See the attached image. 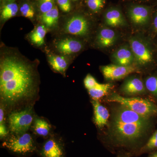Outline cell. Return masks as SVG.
I'll return each instance as SVG.
<instances>
[{"label": "cell", "instance_id": "cell-2", "mask_svg": "<svg viewBox=\"0 0 157 157\" xmlns=\"http://www.w3.org/2000/svg\"><path fill=\"white\" fill-rule=\"evenodd\" d=\"M119 105L112 113L109 128L110 147L127 150L130 155H137L152 126V117Z\"/></svg>", "mask_w": 157, "mask_h": 157}, {"label": "cell", "instance_id": "cell-25", "mask_svg": "<svg viewBox=\"0 0 157 157\" xmlns=\"http://www.w3.org/2000/svg\"><path fill=\"white\" fill-rule=\"evenodd\" d=\"M105 0H86L88 8L94 12H98L104 7Z\"/></svg>", "mask_w": 157, "mask_h": 157}, {"label": "cell", "instance_id": "cell-9", "mask_svg": "<svg viewBox=\"0 0 157 157\" xmlns=\"http://www.w3.org/2000/svg\"><path fill=\"white\" fill-rule=\"evenodd\" d=\"M55 47L59 53L64 55H70L81 51L83 44L78 39L67 37L56 41L55 42Z\"/></svg>", "mask_w": 157, "mask_h": 157}, {"label": "cell", "instance_id": "cell-21", "mask_svg": "<svg viewBox=\"0 0 157 157\" xmlns=\"http://www.w3.org/2000/svg\"><path fill=\"white\" fill-rule=\"evenodd\" d=\"M34 131L39 136L46 137L49 135L50 125L46 121L42 119H36L35 121Z\"/></svg>", "mask_w": 157, "mask_h": 157}, {"label": "cell", "instance_id": "cell-16", "mask_svg": "<svg viewBox=\"0 0 157 157\" xmlns=\"http://www.w3.org/2000/svg\"><path fill=\"white\" fill-rule=\"evenodd\" d=\"M92 104L94 107L95 123L98 128H103L108 123L109 116V111L98 101L93 100Z\"/></svg>", "mask_w": 157, "mask_h": 157}, {"label": "cell", "instance_id": "cell-33", "mask_svg": "<svg viewBox=\"0 0 157 157\" xmlns=\"http://www.w3.org/2000/svg\"><path fill=\"white\" fill-rule=\"evenodd\" d=\"M147 157H157V151L153 152L151 153V154Z\"/></svg>", "mask_w": 157, "mask_h": 157}, {"label": "cell", "instance_id": "cell-1", "mask_svg": "<svg viewBox=\"0 0 157 157\" xmlns=\"http://www.w3.org/2000/svg\"><path fill=\"white\" fill-rule=\"evenodd\" d=\"M39 63L37 60H30L16 48L1 47L0 94L6 105L15 106L36 95Z\"/></svg>", "mask_w": 157, "mask_h": 157}, {"label": "cell", "instance_id": "cell-13", "mask_svg": "<svg viewBox=\"0 0 157 157\" xmlns=\"http://www.w3.org/2000/svg\"><path fill=\"white\" fill-rule=\"evenodd\" d=\"M112 59L115 64L121 66H131L135 61L134 55L129 44H125L118 48L112 55Z\"/></svg>", "mask_w": 157, "mask_h": 157}, {"label": "cell", "instance_id": "cell-29", "mask_svg": "<svg viewBox=\"0 0 157 157\" xmlns=\"http://www.w3.org/2000/svg\"><path fill=\"white\" fill-rule=\"evenodd\" d=\"M57 2L61 10L64 12H70L71 9L70 0H57Z\"/></svg>", "mask_w": 157, "mask_h": 157}, {"label": "cell", "instance_id": "cell-6", "mask_svg": "<svg viewBox=\"0 0 157 157\" xmlns=\"http://www.w3.org/2000/svg\"><path fill=\"white\" fill-rule=\"evenodd\" d=\"M129 45L137 64L145 67L152 63L154 59L152 52L148 44L143 39L138 37H131L129 40Z\"/></svg>", "mask_w": 157, "mask_h": 157}, {"label": "cell", "instance_id": "cell-30", "mask_svg": "<svg viewBox=\"0 0 157 157\" xmlns=\"http://www.w3.org/2000/svg\"><path fill=\"white\" fill-rule=\"evenodd\" d=\"M8 135L7 129L4 124H0V136L1 139L5 138Z\"/></svg>", "mask_w": 157, "mask_h": 157}, {"label": "cell", "instance_id": "cell-5", "mask_svg": "<svg viewBox=\"0 0 157 157\" xmlns=\"http://www.w3.org/2000/svg\"><path fill=\"white\" fill-rule=\"evenodd\" d=\"M33 120V116L31 107L12 112L9 117V128L14 134H23L28 130Z\"/></svg>", "mask_w": 157, "mask_h": 157}, {"label": "cell", "instance_id": "cell-20", "mask_svg": "<svg viewBox=\"0 0 157 157\" xmlns=\"http://www.w3.org/2000/svg\"><path fill=\"white\" fill-rule=\"evenodd\" d=\"M112 87V85L109 83H99L95 87L88 90V91L93 100L98 101L106 95Z\"/></svg>", "mask_w": 157, "mask_h": 157}, {"label": "cell", "instance_id": "cell-19", "mask_svg": "<svg viewBox=\"0 0 157 157\" xmlns=\"http://www.w3.org/2000/svg\"><path fill=\"white\" fill-rule=\"evenodd\" d=\"M59 17V10L56 6L46 13L42 14L41 21L43 25L47 28L54 27L57 24Z\"/></svg>", "mask_w": 157, "mask_h": 157}, {"label": "cell", "instance_id": "cell-28", "mask_svg": "<svg viewBox=\"0 0 157 157\" xmlns=\"http://www.w3.org/2000/svg\"><path fill=\"white\" fill-rule=\"evenodd\" d=\"M84 84L85 87L88 90L95 87L99 84V82L91 75L88 74L85 78Z\"/></svg>", "mask_w": 157, "mask_h": 157}, {"label": "cell", "instance_id": "cell-8", "mask_svg": "<svg viewBox=\"0 0 157 157\" xmlns=\"http://www.w3.org/2000/svg\"><path fill=\"white\" fill-rule=\"evenodd\" d=\"M101 72L105 79L110 81H115L122 79L132 73L137 71L135 66H121L110 64L101 67Z\"/></svg>", "mask_w": 157, "mask_h": 157}, {"label": "cell", "instance_id": "cell-18", "mask_svg": "<svg viewBox=\"0 0 157 157\" xmlns=\"http://www.w3.org/2000/svg\"><path fill=\"white\" fill-rule=\"evenodd\" d=\"M47 33V29L45 25H39L29 35V39L33 45L41 46L45 43V38Z\"/></svg>", "mask_w": 157, "mask_h": 157}, {"label": "cell", "instance_id": "cell-10", "mask_svg": "<svg viewBox=\"0 0 157 157\" xmlns=\"http://www.w3.org/2000/svg\"><path fill=\"white\" fill-rule=\"evenodd\" d=\"M147 90L145 84L140 78L136 76L127 78L121 87V91L128 96L143 94Z\"/></svg>", "mask_w": 157, "mask_h": 157}, {"label": "cell", "instance_id": "cell-12", "mask_svg": "<svg viewBox=\"0 0 157 157\" xmlns=\"http://www.w3.org/2000/svg\"><path fill=\"white\" fill-rule=\"evenodd\" d=\"M148 8L142 6H132L128 10L130 20L135 25L142 26L147 24L150 19Z\"/></svg>", "mask_w": 157, "mask_h": 157}, {"label": "cell", "instance_id": "cell-4", "mask_svg": "<svg viewBox=\"0 0 157 157\" xmlns=\"http://www.w3.org/2000/svg\"><path fill=\"white\" fill-rule=\"evenodd\" d=\"M2 146L14 154L25 156L32 154L38 150L35 140L29 133L14 134L8 137Z\"/></svg>", "mask_w": 157, "mask_h": 157}, {"label": "cell", "instance_id": "cell-14", "mask_svg": "<svg viewBox=\"0 0 157 157\" xmlns=\"http://www.w3.org/2000/svg\"><path fill=\"white\" fill-rule=\"evenodd\" d=\"M117 39L115 31L111 29L103 28L98 32L96 42L101 48H109L113 46Z\"/></svg>", "mask_w": 157, "mask_h": 157}, {"label": "cell", "instance_id": "cell-27", "mask_svg": "<svg viewBox=\"0 0 157 157\" xmlns=\"http://www.w3.org/2000/svg\"><path fill=\"white\" fill-rule=\"evenodd\" d=\"M54 7V0H40L39 10L42 14L50 11Z\"/></svg>", "mask_w": 157, "mask_h": 157}, {"label": "cell", "instance_id": "cell-22", "mask_svg": "<svg viewBox=\"0 0 157 157\" xmlns=\"http://www.w3.org/2000/svg\"><path fill=\"white\" fill-rule=\"evenodd\" d=\"M157 151V129L138 151L137 155L152 153Z\"/></svg>", "mask_w": 157, "mask_h": 157}, {"label": "cell", "instance_id": "cell-34", "mask_svg": "<svg viewBox=\"0 0 157 157\" xmlns=\"http://www.w3.org/2000/svg\"><path fill=\"white\" fill-rule=\"evenodd\" d=\"M117 157H130V155L126 154L121 153L118 155Z\"/></svg>", "mask_w": 157, "mask_h": 157}, {"label": "cell", "instance_id": "cell-17", "mask_svg": "<svg viewBox=\"0 0 157 157\" xmlns=\"http://www.w3.org/2000/svg\"><path fill=\"white\" fill-rule=\"evenodd\" d=\"M47 57L52 69L57 73L65 75L68 67V62L65 57L53 53L49 54Z\"/></svg>", "mask_w": 157, "mask_h": 157}, {"label": "cell", "instance_id": "cell-31", "mask_svg": "<svg viewBox=\"0 0 157 157\" xmlns=\"http://www.w3.org/2000/svg\"><path fill=\"white\" fill-rule=\"evenodd\" d=\"M4 120V111L2 106L0 109V124H3Z\"/></svg>", "mask_w": 157, "mask_h": 157}, {"label": "cell", "instance_id": "cell-35", "mask_svg": "<svg viewBox=\"0 0 157 157\" xmlns=\"http://www.w3.org/2000/svg\"><path fill=\"white\" fill-rule=\"evenodd\" d=\"M73 1H77V0H73Z\"/></svg>", "mask_w": 157, "mask_h": 157}, {"label": "cell", "instance_id": "cell-11", "mask_svg": "<svg viewBox=\"0 0 157 157\" xmlns=\"http://www.w3.org/2000/svg\"><path fill=\"white\" fill-rule=\"evenodd\" d=\"M39 153L42 157H65L63 144L52 138L44 142Z\"/></svg>", "mask_w": 157, "mask_h": 157}, {"label": "cell", "instance_id": "cell-32", "mask_svg": "<svg viewBox=\"0 0 157 157\" xmlns=\"http://www.w3.org/2000/svg\"><path fill=\"white\" fill-rule=\"evenodd\" d=\"M153 29L154 32L157 33V13L155 16L154 19Z\"/></svg>", "mask_w": 157, "mask_h": 157}, {"label": "cell", "instance_id": "cell-3", "mask_svg": "<svg viewBox=\"0 0 157 157\" xmlns=\"http://www.w3.org/2000/svg\"><path fill=\"white\" fill-rule=\"evenodd\" d=\"M108 101L115 102L126 106L140 115L152 117L157 115V105L153 102L140 98H125L116 93L108 97Z\"/></svg>", "mask_w": 157, "mask_h": 157}, {"label": "cell", "instance_id": "cell-7", "mask_svg": "<svg viewBox=\"0 0 157 157\" xmlns=\"http://www.w3.org/2000/svg\"><path fill=\"white\" fill-rule=\"evenodd\" d=\"M90 25L89 21L82 15H74L67 20L64 24V32L67 34L86 36L89 33Z\"/></svg>", "mask_w": 157, "mask_h": 157}, {"label": "cell", "instance_id": "cell-15", "mask_svg": "<svg viewBox=\"0 0 157 157\" xmlns=\"http://www.w3.org/2000/svg\"><path fill=\"white\" fill-rule=\"evenodd\" d=\"M104 21L107 25L112 27L125 26L127 25L122 13L115 8L109 9L105 13Z\"/></svg>", "mask_w": 157, "mask_h": 157}, {"label": "cell", "instance_id": "cell-23", "mask_svg": "<svg viewBox=\"0 0 157 157\" xmlns=\"http://www.w3.org/2000/svg\"><path fill=\"white\" fill-rule=\"evenodd\" d=\"M18 10V6L16 3H10L5 5L1 11V19L6 21L14 17L17 14Z\"/></svg>", "mask_w": 157, "mask_h": 157}, {"label": "cell", "instance_id": "cell-26", "mask_svg": "<svg viewBox=\"0 0 157 157\" xmlns=\"http://www.w3.org/2000/svg\"><path fill=\"white\" fill-rule=\"evenodd\" d=\"M21 13L23 16L29 19H33L35 15L33 8L31 5L25 3L22 4L20 9Z\"/></svg>", "mask_w": 157, "mask_h": 157}, {"label": "cell", "instance_id": "cell-36", "mask_svg": "<svg viewBox=\"0 0 157 157\" xmlns=\"http://www.w3.org/2000/svg\"><path fill=\"white\" fill-rule=\"evenodd\" d=\"M7 1H13V0H7Z\"/></svg>", "mask_w": 157, "mask_h": 157}, {"label": "cell", "instance_id": "cell-24", "mask_svg": "<svg viewBox=\"0 0 157 157\" xmlns=\"http://www.w3.org/2000/svg\"><path fill=\"white\" fill-rule=\"evenodd\" d=\"M146 90L157 99V76H151L147 77L145 80Z\"/></svg>", "mask_w": 157, "mask_h": 157}]
</instances>
